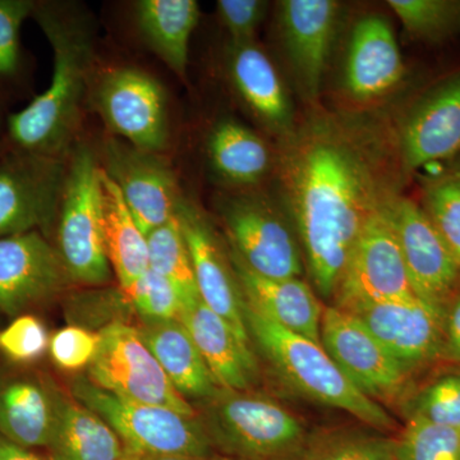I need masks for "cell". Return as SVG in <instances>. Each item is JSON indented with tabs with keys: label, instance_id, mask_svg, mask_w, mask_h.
I'll return each mask as SVG.
<instances>
[{
	"label": "cell",
	"instance_id": "7c38bea8",
	"mask_svg": "<svg viewBox=\"0 0 460 460\" xmlns=\"http://www.w3.org/2000/svg\"><path fill=\"white\" fill-rule=\"evenodd\" d=\"M390 222L401 247L414 296L443 314L460 287V266L422 206L396 198Z\"/></svg>",
	"mask_w": 460,
	"mask_h": 460
},
{
	"label": "cell",
	"instance_id": "3957f363",
	"mask_svg": "<svg viewBox=\"0 0 460 460\" xmlns=\"http://www.w3.org/2000/svg\"><path fill=\"white\" fill-rule=\"evenodd\" d=\"M243 313L250 337L293 389L314 402L347 411L371 428H394L389 413L345 376L323 345L281 328L244 296Z\"/></svg>",
	"mask_w": 460,
	"mask_h": 460
},
{
	"label": "cell",
	"instance_id": "4316f807",
	"mask_svg": "<svg viewBox=\"0 0 460 460\" xmlns=\"http://www.w3.org/2000/svg\"><path fill=\"white\" fill-rule=\"evenodd\" d=\"M102 192L105 251L111 270L126 292L148 270L147 237L102 168Z\"/></svg>",
	"mask_w": 460,
	"mask_h": 460
},
{
	"label": "cell",
	"instance_id": "1f68e13d",
	"mask_svg": "<svg viewBox=\"0 0 460 460\" xmlns=\"http://www.w3.org/2000/svg\"><path fill=\"white\" fill-rule=\"evenodd\" d=\"M396 460H460V431L410 417L395 443Z\"/></svg>",
	"mask_w": 460,
	"mask_h": 460
},
{
	"label": "cell",
	"instance_id": "8fae6325",
	"mask_svg": "<svg viewBox=\"0 0 460 460\" xmlns=\"http://www.w3.org/2000/svg\"><path fill=\"white\" fill-rule=\"evenodd\" d=\"M389 206L368 220L350 253L334 296V305L341 310L416 296L390 222Z\"/></svg>",
	"mask_w": 460,
	"mask_h": 460
},
{
	"label": "cell",
	"instance_id": "836d02e7",
	"mask_svg": "<svg viewBox=\"0 0 460 460\" xmlns=\"http://www.w3.org/2000/svg\"><path fill=\"white\" fill-rule=\"evenodd\" d=\"M408 408V419L417 417L460 431V366L422 387Z\"/></svg>",
	"mask_w": 460,
	"mask_h": 460
},
{
	"label": "cell",
	"instance_id": "8d00e7d4",
	"mask_svg": "<svg viewBox=\"0 0 460 460\" xmlns=\"http://www.w3.org/2000/svg\"><path fill=\"white\" fill-rule=\"evenodd\" d=\"M50 345L49 334L38 317L18 316L0 332V353L16 363L38 361Z\"/></svg>",
	"mask_w": 460,
	"mask_h": 460
},
{
	"label": "cell",
	"instance_id": "60d3db41",
	"mask_svg": "<svg viewBox=\"0 0 460 460\" xmlns=\"http://www.w3.org/2000/svg\"><path fill=\"white\" fill-rule=\"evenodd\" d=\"M441 359L460 366V287L445 308Z\"/></svg>",
	"mask_w": 460,
	"mask_h": 460
},
{
	"label": "cell",
	"instance_id": "30bf717a",
	"mask_svg": "<svg viewBox=\"0 0 460 460\" xmlns=\"http://www.w3.org/2000/svg\"><path fill=\"white\" fill-rule=\"evenodd\" d=\"M223 222L234 255L260 277L269 279L299 278L304 253L283 215L256 195H237L224 199Z\"/></svg>",
	"mask_w": 460,
	"mask_h": 460
},
{
	"label": "cell",
	"instance_id": "b9f144b4",
	"mask_svg": "<svg viewBox=\"0 0 460 460\" xmlns=\"http://www.w3.org/2000/svg\"><path fill=\"white\" fill-rule=\"evenodd\" d=\"M0 460H44L25 447L11 443L0 435Z\"/></svg>",
	"mask_w": 460,
	"mask_h": 460
},
{
	"label": "cell",
	"instance_id": "6da1fadb",
	"mask_svg": "<svg viewBox=\"0 0 460 460\" xmlns=\"http://www.w3.org/2000/svg\"><path fill=\"white\" fill-rule=\"evenodd\" d=\"M376 124L319 115L284 136L279 174L314 287L334 298L359 235L396 198L401 150Z\"/></svg>",
	"mask_w": 460,
	"mask_h": 460
},
{
	"label": "cell",
	"instance_id": "4dcf8cb0",
	"mask_svg": "<svg viewBox=\"0 0 460 460\" xmlns=\"http://www.w3.org/2000/svg\"><path fill=\"white\" fill-rule=\"evenodd\" d=\"M411 38L443 42L460 33V0H389Z\"/></svg>",
	"mask_w": 460,
	"mask_h": 460
},
{
	"label": "cell",
	"instance_id": "f6af8a7d",
	"mask_svg": "<svg viewBox=\"0 0 460 460\" xmlns=\"http://www.w3.org/2000/svg\"><path fill=\"white\" fill-rule=\"evenodd\" d=\"M122 460H135L132 458V456H129V454L126 453V456H124V458Z\"/></svg>",
	"mask_w": 460,
	"mask_h": 460
},
{
	"label": "cell",
	"instance_id": "603a6c76",
	"mask_svg": "<svg viewBox=\"0 0 460 460\" xmlns=\"http://www.w3.org/2000/svg\"><path fill=\"white\" fill-rule=\"evenodd\" d=\"M226 69L233 87L247 108L272 131H293L292 105L277 68L255 41L230 42Z\"/></svg>",
	"mask_w": 460,
	"mask_h": 460
},
{
	"label": "cell",
	"instance_id": "8992f818",
	"mask_svg": "<svg viewBox=\"0 0 460 460\" xmlns=\"http://www.w3.org/2000/svg\"><path fill=\"white\" fill-rule=\"evenodd\" d=\"M206 405L205 429L211 441L241 458H281L295 453L304 441L298 419L268 396L220 387Z\"/></svg>",
	"mask_w": 460,
	"mask_h": 460
},
{
	"label": "cell",
	"instance_id": "5b68a950",
	"mask_svg": "<svg viewBox=\"0 0 460 460\" xmlns=\"http://www.w3.org/2000/svg\"><path fill=\"white\" fill-rule=\"evenodd\" d=\"M71 151L57 217V250L71 280L100 286L113 274L102 237V166L86 145Z\"/></svg>",
	"mask_w": 460,
	"mask_h": 460
},
{
	"label": "cell",
	"instance_id": "f546056e",
	"mask_svg": "<svg viewBox=\"0 0 460 460\" xmlns=\"http://www.w3.org/2000/svg\"><path fill=\"white\" fill-rule=\"evenodd\" d=\"M147 250L148 269L171 280L181 290L186 305L199 296L192 260L178 213L148 233Z\"/></svg>",
	"mask_w": 460,
	"mask_h": 460
},
{
	"label": "cell",
	"instance_id": "d6a6232c",
	"mask_svg": "<svg viewBox=\"0 0 460 460\" xmlns=\"http://www.w3.org/2000/svg\"><path fill=\"white\" fill-rule=\"evenodd\" d=\"M422 208L460 266V169L429 181Z\"/></svg>",
	"mask_w": 460,
	"mask_h": 460
},
{
	"label": "cell",
	"instance_id": "4fadbf2b",
	"mask_svg": "<svg viewBox=\"0 0 460 460\" xmlns=\"http://www.w3.org/2000/svg\"><path fill=\"white\" fill-rule=\"evenodd\" d=\"M100 157V165L119 190L146 237L178 213L183 199L177 177L160 154L138 150L119 138H109Z\"/></svg>",
	"mask_w": 460,
	"mask_h": 460
},
{
	"label": "cell",
	"instance_id": "ffe728a7",
	"mask_svg": "<svg viewBox=\"0 0 460 460\" xmlns=\"http://www.w3.org/2000/svg\"><path fill=\"white\" fill-rule=\"evenodd\" d=\"M404 63L394 31L385 18L367 16L354 26L344 84L348 93L358 102L386 95L401 83Z\"/></svg>",
	"mask_w": 460,
	"mask_h": 460
},
{
	"label": "cell",
	"instance_id": "d4e9b609",
	"mask_svg": "<svg viewBox=\"0 0 460 460\" xmlns=\"http://www.w3.org/2000/svg\"><path fill=\"white\" fill-rule=\"evenodd\" d=\"M199 20L196 0H140L135 21L148 49L180 78H186L190 36Z\"/></svg>",
	"mask_w": 460,
	"mask_h": 460
},
{
	"label": "cell",
	"instance_id": "d590c367",
	"mask_svg": "<svg viewBox=\"0 0 460 460\" xmlns=\"http://www.w3.org/2000/svg\"><path fill=\"white\" fill-rule=\"evenodd\" d=\"M35 2L0 0V81L13 80L22 65L21 27L32 16Z\"/></svg>",
	"mask_w": 460,
	"mask_h": 460
},
{
	"label": "cell",
	"instance_id": "bcb514c9",
	"mask_svg": "<svg viewBox=\"0 0 460 460\" xmlns=\"http://www.w3.org/2000/svg\"><path fill=\"white\" fill-rule=\"evenodd\" d=\"M0 126H2V111H0Z\"/></svg>",
	"mask_w": 460,
	"mask_h": 460
},
{
	"label": "cell",
	"instance_id": "ac0fdd59",
	"mask_svg": "<svg viewBox=\"0 0 460 460\" xmlns=\"http://www.w3.org/2000/svg\"><path fill=\"white\" fill-rule=\"evenodd\" d=\"M402 165L413 172L460 151V69L426 91L402 124Z\"/></svg>",
	"mask_w": 460,
	"mask_h": 460
},
{
	"label": "cell",
	"instance_id": "e0dca14e",
	"mask_svg": "<svg viewBox=\"0 0 460 460\" xmlns=\"http://www.w3.org/2000/svg\"><path fill=\"white\" fill-rule=\"evenodd\" d=\"M334 0H284L279 32L296 86L305 100L319 98L321 81L334 41L339 18Z\"/></svg>",
	"mask_w": 460,
	"mask_h": 460
},
{
	"label": "cell",
	"instance_id": "7402d4cb",
	"mask_svg": "<svg viewBox=\"0 0 460 460\" xmlns=\"http://www.w3.org/2000/svg\"><path fill=\"white\" fill-rule=\"evenodd\" d=\"M233 269L248 304L260 313L289 330L321 344L323 307L314 290L299 278L269 279L248 270L232 256Z\"/></svg>",
	"mask_w": 460,
	"mask_h": 460
},
{
	"label": "cell",
	"instance_id": "ab89813d",
	"mask_svg": "<svg viewBox=\"0 0 460 460\" xmlns=\"http://www.w3.org/2000/svg\"><path fill=\"white\" fill-rule=\"evenodd\" d=\"M305 460H396L395 443L378 438H341L323 445Z\"/></svg>",
	"mask_w": 460,
	"mask_h": 460
},
{
	"label": "cell",
	"instance_id": "ee69618b",
	"mask_svg": "<svg viewBox=\"0 0 460 460\" xmlns=\"http://www.w3.org/2000/svg\"><path fill=\"white\" fill-rule=\"evenodd\" d=\"M5 147H7V145H5V142L0 141V154L3 153V150H4Z\"/></svg>",
	"mask_w": 460,
	"mask_h": 460
},
{
	"label": "cell",
	"instance_id": "484cf974",
	"mask_svg": "<svg viewBox=\"0 0 460 460\" xmlns=\"http://www.w3.org/2000/svg\"><path fill=\"white\" fill-rule=\"evenodd\" d=\"M56 423L49 444L51 460H122V440L95 411L74 396L54 394Z\"/></svg>",
	"mask_w": 460,
	"mask_h": 460
},
{
	"label": "cell",
	"instance_id": "ba28073f",
	"mask_svg": "<svg viewBox=\"0 0 460 460\" xmlns=\"http://www.w3.org/2000/svg\"><path fill=\"white\" fill-rule=\"evenodd\" d=\"M99 332V350L87 367L91 383L119 398L196 416L195 408L172 385L137 328L111 323Z\"/></svg>",
	"mask_w": 460,
	"mask_h": 460
},
{
	"label": "cell",
	"instance_id": "74e56055",
	"mask_svg": "<svg viewBox=\"0 0 460 460\" xmlns=\"http://www.w3.org/2000/svg\"><path fill=\"white\" fill-rule=\"evenodd\" d=\"M100 347V332L66 326L50 339V354L58 367L75 372L89 367Z\"/></svg>",
	"mask_w": 460,
	"mask_h": 460
},
{
	"label": "cell",
	"instance_id": "83f0119b",
	"mask_svg": "<svg viewBox=\"0 0 460 460\" xmlns=\"http://www.w3.org/2000/svg\"><path fill=\"white\" fill-rule=\"evenodd\" d=\"M56 423L51 393L30 381H16L0 390V435L18 447H49Z\"/></svg>",
	"mask_w": 460,
	"mask_h": 460
},
{
	"label": "cell",
	"instance_id": "cb8c5ba5",
	"mask_svg": "<svg viewBox=\"0 0 460 460\" xmlns=\"http://www.w3.org/2000/svg\"><path fill=\"white\" fill-rule=\"evenodd\" d=\"M174 389L186 401L208 402L220 386L181 320L144 321L137 328Z\"/></svg>",
	"mask_w": 460,
	"mask_h": 460
},
{
	"label": "cell",
	"instance_id": "7a4b0ae2",
	"mask_svg": "<svg viewBox=\"0 0 460 460\" xmlns=\"http://www.w3.org/2000/svg\"><path fill=\"white\" fill-rule=\"evenodd\" d=\"M32 17L53 49V75L44 93L9 115L8 141L22 150L66 159L93 81V25L71 5L56 3H35Z\"/></svg>",
	"mask_w": 460,
	"mask_h": 460
},
{
	"label": "cell",
	"instance_id": "e575fe53",
	"mask_svg": "<svg viewBox=\"0 0 460 460\" xmlns=\"http://www.w3.org/2000/svg\"><path fill=\"white\" fill-rule=\"evenodd\" d=\"M123 295L144 321L180 320L186 305L181 290L151 269Z\"/></svg>",
	"mask_w": 460,
	"mask_h": 460
},
{
	"label": "cell",
	"instance_id": "277c9868",
	"mask_svg": "<svg viewBox=\"0 0 460 460\" xmlns=\"http://www.w3.org/2000/svg\"><path fill=\"white\" fill-rule=\"evenodd\" d=\"M71 389L75 399L114 429L126 453L198 459H208L211 454L213 441L196 416L119 398L84 376L75 377Z\"/></svg>",
	"mask_w": 460,
	"mask_h": 460
},
{
	"label": "cell",
	"instance_id": "9c48e42d",
	"mask_svg": "<svg viewBox=\"0 0 460 460\" xmlns=\"http://www.w3.org/2000/svg\"><path fill=\"white\" fill-rule=\"evenodd\" d=\"M66 160L12 146L0 154V238L45 232L56 223Z\"/></svg>",
	"mask_w": 460,
	"mask_h": 460
},
{
	"label": "cell",
	"instance_id": "d6986e66",
	"mask_svg": "<svg viewBox=\"0 0 460 460\" xmlns=\"http://www.w3.org/2000/svg\"><path fill=\"white\" fill-rule=\"evenodd\" d=\"M181 228L192 260L199 298L235 330L242 341L251 344L243 313V295L234 269L230 268L214 233L192 205L181 201L178 208Z\"/></svg>",
	"mask_w": 460,
	"mask_h": 460
},
{
	"label": "cell",
	"instance_id": "f35d334b",
	"mask_svg": "<svg viewBox=\"0 0 460 460\" xmlns=\"http://www.w3.org/2000/svg\"><path fill=\"white\" fill-rule=\"evenodd\" d=\"M268 3L261 0H219L217 13L232 42L255 41L257 29L266 16Z\"/></svg>",
	"mask_w": 460,
	"mask_h": 460
},
{
	"label": "cell",
	"instance_id": "7bdbcfd3",
	"mask_svg": "<svg viewBox=\"0 0 460 460\" xmlns=\"http://www.w3.org/2000/svg\"><path fill=\"white\" fill-rule=\"evenodd\" d=\"M128 454V453H127ZM132 456V454H129ZM135 460H206L198 458H190V456H132Z\"/></svg>",
	"mask_w": 460,
	"mask_h": 460
},
{
	"label": "cell",
	"instance_id": "2e32d148",
	"mask_svg": "<svg viewBox=\"0 0 460 460\" xmlns=\"http://www.w3.org/2000/svg\"><path fill=\"white\" fill-rule=\"evenodd\" d=\"M71 280L57 247L40 232L0 238V311L11 314L59 292Z\"/></svg>",
	"mask_w": 460,
	"mask_h": 460
},
{
	"label": "cell",
	"instance_id": "5bb4252c",
	"mask_svg": "<svg viewBox=\"0 0 460 460\" xmlns=\"http://www.w3.org/2000/svg\"><path fill=\"white\" fill-rule=\"evenodd\" d=\"M321 345L368 398L394 401L404 392L411 375L353 314L335 305L323 308Z\"/></svg>",
	"mask_w": 460,
	"mask_h": 460
},
{
	"label": "cell",
	"instance_id": "9a60e30c",
	"mask_svg": "<svg viewBox=\"0 0 460 460\" xmlns=\"http://www.w3.org/2000/svg\"><path fill=\"white\" fill-rule=\"evenodd\" d=\"M353 314L408 374L441 359L443 314L417 296L359 305Z\"/></svg>",
	"mask_w": 460,
	"mask_h": 460
},
{
	"label": "cell",
	"instance_id": "52a82bcc",
	"mask_svg": "<svg viewBox=\"0 0 460 460\" xmlns=\"http://www.w3.org/2000/svg\"><path fill=\"white\" fill-rule=\"evenodd\" d=\"M90 96L115 137L138 150L160 154L168 147V100L154 75L135 66H115L93 78Z\"/></svg>",
	"mask_w": 460,
	"mask_h": 460
},
{
	"label": "cell",
	"instance_id": "44dd1931",
	"mask_svg": "<svg viewBox=\"0 0 460 460\" xmlns=\"http://www.w3.org/2000/svg\"><path fill=\"white\" fill-rule=\"evenodd\" d=\"M180 320L222 389L250 392L259 370L251 344L242 341L223 317L198 298L184 305Z\"/></svg>",
	"mask_w": 460,
	"mask_h": 460
},
{
	"label": "cell",
	"instance_id": "f1b7e54d",
	"mask_svg": "<svg viewBox=\"0 0 460 460\" xmlns=\"http://www.w3.org/2000/svg\"><path fill=\"white\" fill-rule=\"evenodd\" d=\"M208 154L215 172L234 186H252L271 165L270 150L257 133L233 119L211 129Z\"/></svg>",
	"mask_w": 460,
	"mask_h": 460
}]
</instances>
